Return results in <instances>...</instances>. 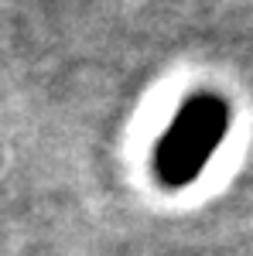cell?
I'll return each mask as SVG.
<instances>
[{"mask_svg":"<svg viewBox=\"0 0 253 256\" xmlns=\"http://www.w3.org/2000/svg\"><path fill=\"white\" fill-rule=\"evenodd\" d=\"M229 120H233V110L226 96L212 89L192 92L178 106V113L154 144L151 168H154L157 184H164L168 192H181L195 184L229 134Z\"/></svg>","mask_w":253,"mask_h":256,"instance_id":"cell-1","label":"cell"}]
</instances>
